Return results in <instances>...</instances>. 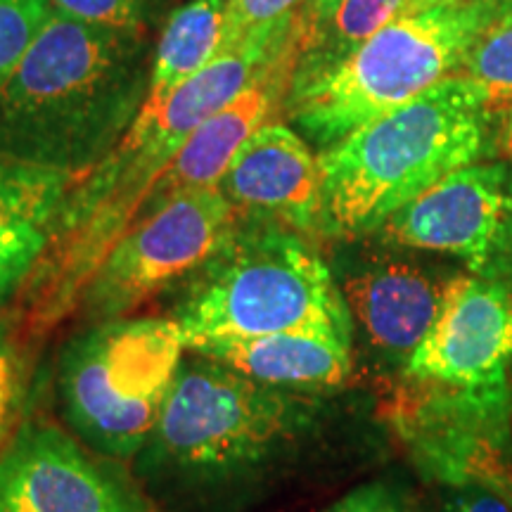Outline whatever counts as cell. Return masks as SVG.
Segmentation results:
<instances>
[{"instance_id": "1", "label": "cell", "mask_w": 512, "mask_h": 512, "mask_svg": "<svg viewBox=\"0 0 512 512\" xmlns=\"http://www.w3.org/2000/svg\"><path fill=\"white\" fill-rule=\"evenodd\" d=\"M302 10L256 29L169 98L145 100L124 138L69 192L53 242L17 294L19 323L43 335L79 309L88 280L150 209L162 176L192 133L273 62L302 46Z\"/></svg>"}, {"instance_id": "2", "label": "cell", "mask_w": 512, "mask_h": 512, "mask_svg": "<svg viewBox=\"0 0 512 512\" xmlns=\"http://www.w3.org/2000/svg\"><path fill=\"white\" fill-rule=\"evenodd\" d=\"M152 55L145 31L50 15L0 86V157L81 181L138 119Z\"/></svg>"}, {"instance_id": "3", "label": "cell", "mask_w": 512, "mask_h": 512, "mask_svg": "<svg viewBox=\"0 0 512 512\" xmlns=\"http://www.w3.org/2000/svg\"><path fill=\"white\" fill-rule=\"evenodd\" d=\"M183 358L138 470L166 494H223L259 482L309 425L290 389L268 387L200 354Z\"/></svg>"}, {"instance_id": "4", "label": "cell", "mask_w": 512, "mask_h": 512, "mask_svg": "<svg viewBox=\"0 0 512 512\" xmlns=\"http://www.w3.org/2000/svg\"><path fill=\"white\" fill-rule=\"evenodd\" d=\"M486 121L477 88L453 76L320 152V233H377L441 178L477 162Z\"/></svg>"}, {"instance_id": "5", "label": "cell", "mask_w": 512, "mask_h": 512, "mask_svg": "<svg viewBox=\"0 0 512 512\" xmlns=\"http://www.w3.org/2000/svg\"><path fill=\"white\" fill-rule=\"evenodd\" d=\"M171 318L185 349L294 330L354 339L342 290L309 235L264 219L242 221L228 245L192 275Z\"/></svg>"}, {"instance_id": "6", "label": "cell", "mask_w": 512, "mask_h": 512, "mask_svg": "<svg viewBox=\"0 0 512 512\" xmlns=\"http://www.w3.org/2000/svg\"><path fill=\"white\" fill-rule=\"evenodd\" d=\"M498 8V0H467L394 19L339 60L294 74L283 112L313 145L328 150L368 121L460 76Z\"/></svg>"}, {"instance_id": "7", "label": "cell", "mask_w": 512, "mask_h": 512, "mask_svg": "<svg viewBox=\"0 0 512 512\" xmlns=\"http://www.w3.org/2000/svg\"><path fill=\"white\" fill-rule=\"evenodd\" d=\"M174 318H117L79 332L60 356L67 422L93 451L136 458L155 432L185 358Z\"/></svg>"}, {"instance_id": "8", "label": "cell", "mask_w": 512, "mask_h": 512, "mask_svg": "<svg viewBox=\"0 0 512 512\" xmlns=\"http://www.w3.org/2000/svg\"><path fill=\"white\" fill-rule=\"evenodd\" d=\"M245 216L219 188L185 192L126 230L79 299L88 323L131 316L164 287L192 278L238 233Z\"/></svg>"}, {"instance_id": "9", "label": "cell", "mask_w": 512, "mask_h": 512, "mask_svg": "<svg viewBox=\"0 0 512 512\" xmlns=\"http://www.w3.org/2000/svg\"><path fill=\"white\" fill-rule=\"evenodd\" d=\"M389 418L427 477L448 486L489 484L503 494L512 491L510 382L453 387L401 377Z\"/></svg>"}, {"instance_id": "10", "label": "cell", "mask_w": 512, "mask_h": 512, "mask_svg": "<svg viewBox=\"0 0 512 512\" xmlns=\"http://www.w3.org/2000/svg\"><path fill=\"white\" fill-rule=\"evenodd\" d=\"M394 245L451 254L482 278L512 273V169L472 162L451 171L380 228Z\"/></svg>"}, {"instance_id": "11", "label": "cell", "mask_w": 512, "mask_h": 512, "mask_svg": "<svg viewBox=\"0 0 512 512\" xmlns=\"http://www.w3.org/2000/svg\"><path fill=\"white\" fill-rule=\"evenodd\" d=\"M0 512H150L121 472L48 420H27L0 451Z\"/></svg>"}, {"instance_id": "12", "label": "cell", "mask_w": 512, "mask_h": 512, "mask_svg": "<svg viewBox=\"0 0 512 512\" xmlns=\"http://www.w3.org/2000/svg\"><path fill=\"white\" fill-rule=\"evenodd\" d=\"M512 290L505 280L456 275L434 325L401 377L453 387L510 382Z\"/></svg>"}, {"instance_id": "13", "label": "cell", "mask_w": 512, "mask_h": 512, "mask_svg": "<svg viewBox=\"0 0 512 512\" xmlns=\"http://www.w3.org/2000/svg\"><path fill=\"white\" fill-rule=\"evenodd\" d=\"M245 219L278 221L320 233V157L285 121L271 119L249 136L216 185Z\"/></svg>"}, {"instance_id": "14", "label": "cell", "mask_w": 512, "mask_h": 512, "mask_svg": "<svg viewBox=\"0 0 512 512\" xmlns=\"http://www.w3.org/2000/svg\"><path fill=\"white\" fill-rule=\"evenodd\" d=\"M448 285L411 261L384 259L351 273L339 290L351 328L384 366L403 373L437 320Z\"/></svg>"}, {"instance_id": "15", "label": "cell", "mask_w": 512, "mask_h": 512, "mask_svg": "<svg viewBox=\"0 0 512 512\" xmlns=\"http://www.w3.org/2000/svg\"><path fill=\"white\" fill-rule=\"evenodd\" d=\"M299 53H302V46L273 62L266 72H261L249 83L245 91L235 95L219 112L211 114L192 133L183 150L178 152L174 164L159 181L150 209L166 204L174 197H181L185 192L209 190L219 185L242 143L266 121L278 119L275 117L278 110H285Z\"/></svg>"}, {"instance_id": "16", "label": "cell", "mask_w": 512, "mask_h": 512, "mask_svg": "<svg viewBox=\"0 0 512 512\" xmlns=\"http://www.w3.org/2000/svg\"><path fill=\"white\" fill-rule=\"evenodd\" d=\"M79 178L0 157V304L17 297L53 242Z\"/></svg>"}, {"instance_id": "17", "label": "cell", "mask_w": 512, "mask_h": 512, "mask_svg": "<svg viewBox=\"0 0 512 512\" xmlns=\"http://www.w3.org/2000/svg\"><path fill=\"white\" fill-rule=\"evenodd\" d=\"M211 361L238 370L268 387L290 392H320L342 387L351 375V342L316 330L214 339L190 347Z\"/></svg>"}, {"instance_id": "18", "label": "cell", "mask_w": 512, "mask_h": 512, "mask_svg": "<svg viewBox=\"0 0 512 512\" xmlns=\"http://www.w3.org/2000/svg\"><path fill=\"white\" fill-rule=\"evenodd\" d=\"M226 0H190L169 17L152 55L147 100L169 98L228 53Z\"/></svg>"}, {"instance_id": "19", "label": "cell", "mask_w": 512, "mask_h": 512, "mask_svg": "<svg viewBox=\"0 0 512 512\" xmlns=\"http://www.w3.org/2000/svg\"><path fill=\"white\" fill-rule=\"evenodd\" d=\"M408 8L411 0H339L323 22L313 27L304 24L302 53L294 74L339 60L394 19L408 15Z\"/></svg>"}, {"instance_id": "20", "label": "cell", "mask_w": 512, "mask_h": 512, "mask_svg": "<svg viewBox=\"0 0 512 512\" xmlns=\"http://www.w3.org/2000/svg\"><path fill=\"white\" fill-rule=\"evenodd\" d=\"M460 76L482 95L489 117L512 112V12L498 8L472 43Z\"/></svg>"}, {"instance_id": "21", "label": "cell", "mask_w": 512, "mask_h": 512, "mask_svg": "<svg viewBox=\"0 0 512 512\" xmlns=\"http://www.w3.org/2000/svg\"><path fill=\"white\" fill-rule=\"evenodd\" d=\"M53 15L48 0H0V86Z\"/></svg>"}, {"instance_id": "22", "label": "cell", "mask_w": 512, "mask_h": 512, "mask_svg": "<svg viewBox=\"0 0 512 512\" xmlns=\"http://www.w3.org/2000/svg\"><path fill=\"white\" fill-rule=\"evenodd\" d=\"M29 368L22 344L8 323L0 320V451L10 441L27 396Z\"/></svg>"}, {"instance_id": "23", "label": "cell", "mask_w": 512, "mask_h": 512, "mask_svg": "<svg viewBox=\"0 0 512 512\" xmlns=\"http://www.w3.org/2000/svg\"><path fill=\"white\" fill-rule=\"evenodd\" d=\"M53 15L102 29L145 31V0H48Z\"/></svg>"}, {"instance_id": "24", "label": "cell", "mask_w": 512, "mask_h": 512, "mask_svg": "<svg viewBox=\"0 0 512 512\" xmlns=\"http://www.w3.org/2000/svg\"><path fill=\"white\" fill-rule=\"evenodd\" d=\"M309 0H226L230 48L245 41L256 29L280 22L304 8Z\"/></svg>"}, {"instance_id": "25", "label": "cell", "mask_w": 512, "mask_h": 512, "mask_svg": "<svg viewBox=\"0 0 512 512\" xmlns=\"http://www.w3.org/2000/svg\"><path fill=\"white\" fill-rule=\"evenodd\" d=\"M323 512H415L399 489L387 482H370L349 491Z\"/></svg>"}, {"instance_id": "26", "label": "cell", "mask_w": 512, "mask_h": 512, "mask_svg": "<svg viewBox=\"0 0 512 512\" xmlns=\"http://www.w3.org/2000/svg\"><path fill=\"white\" fill-rule=\"evenodd\" d=\"M441 512H512V498L489 484L453 486Z\"/></svg>"}, {"instance_id": "27", "label": "cell", "mask_w": 512, "mask_h": 512, "mask_svg": "<svg viewBox=\"0 0 512 512\" xmlns=\"http://www.w3.org/2000/svg\"><path fill=\"white\" fill-rule=\"evenodd\" d=\"M337 3L339 0H309V3L302 8V17H304L306 27H313V24L323 22V19L337 8Z\"/></svg>"}, {"instance_id": "28", "label": "cell", "mask_w": 512, "mask_h": 512, "mask_svg": "<svg viewBox=\"0 0 512 512\" xmlns=\"http://www.w3.org/2000/svg\"><path fill=\"white\" fill-rule=\"evenodd\" d=\"M498 145H501L503 155L510 162V169H512V112L505 114V124L501 128V138H498Z\"/></svg>"}, {"instance_id": "29", "label": "cell", "mask_w": 512, "mask_h": 512, "mask_svg": "<svg viewBox=\"0 0 512 512\" xmlns=\"http://www.w3.org/2000/svg\"><path fill=\"white\" fill-rule=\"evenodd\" d=\"M458 3H467V0H411L408 15H413V12L430 10V8H441V5H458Z\"/></svg>"}, {"instance_id": "30", "label": "cell", "mask_w": 512, "mask_h": 512, "mask_svg": "<svg viewBox=\"0 0 512 512\" xmlns=\"http://www.w3.org/2000/svg\"><path fill=\"white\" fill-rule=\"evenodd\" d=\"M498 5H501V10L512 12V0H498Z\"/></svg>"}, {"instance_id": "31", "label": "cell", "mask_w": 512, "mask_h": 512, "mask_svg": "<svg viewBox=\"0 0 512 512\" xmlns=\"http://www.w3.org/2000/svg\"><path fill=\"white\" fill-rule=\"evenodd\" d=\"M505 496H510V498H512V491H510V494H505Z\"/></svg>"}]
</instances>
